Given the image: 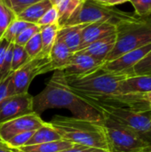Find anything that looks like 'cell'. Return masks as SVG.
Here are the masks:
<instances>
[{
	"label": "cell",
	"mask_w": 151,
	"mask_h": 152,
	"mask_svg": "<svg viewBox=\"0 0 151 152\" xmlns=\"http://www.w3.org/2000/svg\"><path fill=\"white\" fill-rule=\"evenodd\" d=\"M17 16L0 0V38L3 37L9 25L16 20Z\"/></svg>",
	"instance_id": "25"
},
{
	"label": "cell",
	"mask_w": 151,
	"mask_h": 152,
	"mask_svg": "<svg viewBox=\"0 0 151 152\" xmlns=\"http://www.w3.org/2000/svg\"><path fill=\"white\" fill-rule=\"evenodd\" d=\"M33 109L37 114L52 109H65L77 118L93 122L103 120V114L100 110L70 88L61 69L54 70L44 90L33 97Z\"/></svg>",
	"instance_id": "1"
},
{
	"label": "cell",
	"mask_w": 151,
	"mask_h": 152,
	"mask_svg": "<svg viewBox=\"0 0 151 152\" xmlns=\"http://www.w3.org/2000/svg\"><path fill=\"white\" fill-rule=\"evenodd\" d=\"M74 143L66 140H60L47 143L23 146L19 149H14L18 152H60L73 147Z\"/></svg>",
	"instance_id": "20"
},
{
	"label": "cell",
	"mask_w": 151,
	"mask_h": 152,
	"mask_svg": "<svg viewBox=\"0 0 151 152\" xmlns=\"http://www.w3.org/2000/svg\"><path fill=\"white\" fill-rule=\"evenodd\" d=\"M32 112L33 97L28 93L8 96L0 102V124Z\"/></svg>",
	"instance_id": "10"
},
{
	"label": "cell",
	"mask_w": 151,
	"mask_h": 152,
	"mask_svg": "<svg viewBox=\"0 0 151 152\" xmlns=\"http://www.w3.org/2000/svg\"><path fill=\"white\" fill-rule=\"evenodd\" d=\"M151 51V44L132 50L119 56L118 58L105 62L101 68L110 72H125L132 76L133 68L142 60Z\"/></svg>",
	"instance_id": "11"
},
{
	"label": "cell",
	"mask_w": 151,
	"mask_h": 152,
	"mask_svg": "<svg viewBox=\"0 0 151 152\" xmlns=\"http://www.w3.org/2000/svg\"><path fill=\"white\" fill-rule=\"evenodd\" d=\"M41 29V27L36 25V24H32L29 27L26 28L25 29H23L15 38L14 40V44L20 45V46H24L27 42L36 33H39Z\"/></svg>",
	"instance_id": "28"
},
{
	"label": "cell",
	"mask_w": 151,
	"mask_h": 152,
	"mask_svg": "<svg viewBox=\"0 0 151 152\" xmlns=\"http://www.w3.org/2000/svg\"><path fill=\"white\" fill-rule=\"evenodd\" d=\"M24 49L27 52L30 60L38 55L42 50V41L40 33H36V35H34L24 45Z\"/></svg>",
	"instance_id": "26"
},
{
	"label": "cell",
	"mask_w": 151,
	"mask_h": 152,
	"mask_svg": "<svg viewBox=\"0 0 151 152\" xmlns=\"http://www.w3.org/2000/svg\"><path fill=\"white\" fill-rule=\"evenodd\" d=\"M45 124L46 122L42 120L39 114L35 111L6 121L0 124V142L4 143L19 134L37 130Z\"/></svg>",
	"instance_id": "9"
},
{
	"label": "cell",
	"mask_w": 151,
	"mask_h": 152,
	"mask_svg": "<svg viewBox=\"0 0 151 152\" xmlns=\"http://www.w3.org/2000/svg\"><path fill=\"white\" fill-rule=\"evenodd\" d=\"M60 140H62L61 136L53 127H52L46 122L44 126H41L40 128H38L34 132L33 135L31 136V138L28 140V142L26 143L25 146L47 143V142H52Z\"/></svg>",
	"instance_id": "19"
},
{
	"label": "cell",
	"mask_w": 151,
	"mask_h": 152,
	"mask_svg": "<svg viewBox=\"0 0 151 152\" xmlns=\"http://www.w3.org/2000/svg\"><path fill=\"white\" fill-rule=\"evenodd\" d=\"M10 150H11V151H12V152H18V151H15L14 149H10Z\"/></svg>",
	"instance_id": "39"
},
{
	"label": "cell",
	"mask_w": 151,
	"mask_h": 152,
	"mask_svg": "<svg viewBox=\"0 0 151 152\" xmlns=\"http://www.w3.org/2000/svg\"><path fill=\"white\" fill-rule=\"evenodd\" d=\"M151 75V51L132 69V76Z\"/></svg>",
	"instance_id": "30"
},
{
	"label": "cell",
	"mask_w": 151,
	"mask_h": 152,
	"mask_svg": "<svg viewBox=\"0 0 151 152\" xmlns=\"http://www.w3.org/2000/svg\"><path fill=\"white\" fill-rule=\"evenodd\" d=\"M94 1H95V2H97V3H99V4H101L107 5L110 0H94ZM107 6H108V5H107Z\"/></svg>",
	"instance_id": "38"
},
{
	"label": "cell",
	"mask_w": 151,
	"mask_h": 152,
	"mask_svg": "<svg viewBox=\"0 0 151 152\" xmlns=\"http://www.w3.org/2000/svg\"><path fill=\"white\" fill-rule=\"evenodd\" d=\"M85 99L115 121L151 140V111L138 112L103 101Z\"/></svg>",
	"instance_id": "6"
},
{
	"label": "cell",
	"mask_w": 151,
	"mask_h": 152,
	"mask_svg": "<svg viewBox=\"0 0 151 152\" xmlns=\"http://www.w3.org/2000/svg\"><path fill=\"white\" fill-rule=\"evenodd\" d=\"M12 50H13V43H11L8 49H7L4 60L3 62V66H2L1 70H0V82H2L5 77H7L12 73L11 69H12Z\"/></svg>",
	"instance_id": "32"
},
{
	"label": "cell",
	"mask_w": 151,
	"mask_h": 152,
	"mask_svg": "<svg viewBox=\"0 0 151 152\" xmlns=\"http://www.w3.org/2000/svg\"><path fill=\"white\" fill-rule=\"evenodd\" d=\"M3 3L16 15L18 16L29 5L39 2L41 0H2Z\"/></svg>",
	"instance_id": "27"
},
{
	"label": "cell",
	"mask_w": 151,
	"mask_h": 152,
	"mask_svg": "<svg viewBox=\"0 0 151 152\" xmlns=\"http://www.w3.org/2000/svg\"><path fill=\"white\" fill-rule=\"evenodd\" d=\"M137 16L151 15V0H129Z\"/></svg>",
	"instance_id": "31"
},
{
	"label": "cell",
	"mask_w": 151,
	"mask_h": 152,
	"mask_svg": "<svg viewBox=\"0 0 151 152\" xmlns=\"http://www.w3.org/2000/svg\"><path fill=\"white\" fill-rule=\"evenodd\" d=\"M86 25L87 24L67 26L61 27L59 29L57 36L65 43V45L73 53L81 50L82 31Z\"/></svg>",
	"instance_id": "17"
},
{
	"label": "cell",
	"mask_w": 151,
	"mask_h": 152,
	"mask_svg": "<svg viewBox=\"0 0 151 152\" xmlns=\"http://www.w3.org/2000/svg\"><path fill=\"white\" fill-rule=\"evenodd\" d=\"M84 1H85V0H84Z\"/></svg>",
	"instance_id": "40"
},
{
	"label": "cell",
	"mask_w": 151,
	"mask_h": 152,
	"mask_svg": "<svg viewBox=\"0 0 151 152\" xmlns=\"http://www.w3.org/2000/svg\"><path fill=\"white\" fill-rule=\"evenodd\" d=\"M51 7H53L51 0H41L26 8L17 16V19L31 24H36L39 19Z\"/></svg>",
	"instance_id": "18"
},
{
	"label": "cell",
	"mask_w": 151,
	"mask_h": 152,
	"mask_svg": "<svg viewBox=\"0 0 151 152\" xmlns=\"http://www.w3.org/2000/svg\"><path fill=\"white\" fill-rule=\"evenodd\" d=\"M115 43L116 33L109 35L106 37H103L100 40H97L78 52L87 54L99 61L105 62V59L112 51Z\"/></svg>",
	"instance_id": "16"
},
{
	"label": "cell",
	"mask_w": 151,
	"mask_h": 152,
	"mask_svg": "<svg viewBox=\"0 0 151 152\" xmlns=\"http://www.w3.org/2000/svg\"><path fill=\"white\" fill-rule=\"evenodd\" d=\"M59 24V13L58 11L54 6L51 7L48 11L45 12V13L39 19L36 25L42 27L51 24Z\"/></svg>",
	"instance_id": "33"
},
{
	"label": "cell",
	"mask_w": 151,
	"mask_h": 152,
	"mask_svg": "<svg viewBox=\"0 0 151 152\" xmlns=\"http://www.w3.org/2000/svg\"><path fill=\"white\" fill-rule=\"evenodd\" d=\"M59 13V25L62 27L84 0H51Z\"/></svg>",
	"instance_id": "22"
},
{
	"label": "cell",
	"mask_w": 151,
	"mask_h": 152,
	"mask_svg": "<svg viewBox=\"0 0 151 152\" xmlns=\"http://www.w3.org/2000/svg\"><path fill=\"white\" fill-rule=\"evenodd\" d=\"M36 131V130H35ZM35 131H28L25 133L19 134L7 142H4V144L9 148V149H19L20 147H23L26 145V143L28 142V140L31 138Z\"/></svg>",
	"instance_id": "29"
},
{
	"label": "cell",
	"mask_w": 151,
	"mask_h": 152,
	"mask_svg": "<svg viewBox=\"0 0 151 152\" xmlns=\"http://www.w3.org/2000/svg\"><path fill=\"white\" fill-rule=\"evenodd\" d=\"M49 61V56L39 53L35 58L26 62L19 69L12 72V85L14 94L28 93V87L36 76L50 72Z\"/></svg>",
	"instance_id": "8"
},
{
	"label": "cell",
	"mask_w": 151,
	"mask_h": 152,
	"mask_svg": "<svg viewBox=\"0 0 151 152\" xmlns=\"http://www.w3.org/2000/svg\"><path fill=\"white\" fill-rule=\"evenodd\" d=\"M60 152H109V151L101 150V149H97V148H92L88 146H84V145H79V144H74L73 147L62 151Z\"/></svg>",
	"instance_id": "35"
},
{
	"label": "cell",
	"mask_w": 151,
	"mask_h": 152,
	"mask_svg": "<svg viewBox=\"0 0 151 152\" xmlns=\"http://www.w3.org/2000/svg\"><path fill=\"white\" fill-rule=\"evenodd\" d=\"M30 59L27 52L24 49V46H20L15 45L13 43V50H12V72L16 71L21 66H23L26 62H28Z\"/></svg>",
	"instance_id": "24"
},
{
	"label": "cell",
	"mask_w": 151,
	"mask_h": 152,
	"mask_svg": "<svg viewBox=\"0 0 151 152\" xmlns=\"http://www.w3.org/2000/svg\"><path fill=\"white\" fill-rule=\"evenodd\" d=\"M134 14L123 12L112 6H107L99 4L94 0H85L74 11V12L70 15L62 27L91 24L107 20L117 23L122 20L129 19Z\"/></svg>",
	"instance_id": "7"
},
{
	"label": "cell",
	"mask_w": 151,
	"mask_h": 152,
	"mask_svg": "<svg viewBox=\"0 0 151 152\" xmlns=\"http://www.w3.org/2000/svg\"><path fill=\"white\" fill-rule=\"evenodd\" d=\"M12 72L5 77L2 82H0V102L7 98L8 96L14 95L12 85Z\"/></svg>",
	"instance_id": "34"
},
{
	"label": "cell",
	"mask_w": 151,
	"mask_h": 152,
	"mask_svg": "<svg viewBox=\"0 0 151 152\" xmlns=\"http://www.w3.org/2000/svg\"><path fill=\"white\" fill-rule=\"evenodd\" d=\"M30 25H32L31 23L26 22L24 20H18L16 18V20H14L10 25L9 27L6 28L5 32L4 33L3 37L4 38H5L6 40H8L10 43H13L15 38L17 37V36L26 28L29 27Z\"/></svg>",
	"instance_id": "23"
},
{
	"label": "cell",
	"mask_w": 151,
	"mask_h": 152,
	"mask_svg": "<svg viewBox=\"0 0 151 152\" xmlns=\"http://www.w3.org/2000/svg\"><path fill=\"white\" fill-rule=\"evenodd\" d=\"M131 77L125 72H110L101 67L77 77H67L70 88L79 96L86 99L101 100L115 95L120 83Z\"/></svg>",
	"instance_id": "4"
},
{
	"label": "cell",
	"mask_w": 151,
	"mask_h": 152,
	"mask_svg": "<svg viewBox=\"0 0 151 152\" xmlns=\"http://www.w3.org/2000/svg\"><path fill=\"white\" fill-rule=\"evenodd\" d=\"M149 44H151V15L137 16L134 14L116 24V43L106 57L105 62Z\"/></svg>",
	"instance_id": "3"
},
{
	"label": "cell",
	"mask_w": 151,
	"mask_h": 152,
	"mask_svg": "<svg viewBox=\"0 0 151 152\" xmlns=\"http://www.w3.org/2000/svg\"><path fill=\"white\" fill-rule=\"evenodd\" d=\"M48 124L59 133L63 140L74 144L109 151L101 122H93L75 117L56 116Z\"/></svg>",
	"instance_id": "2"
},
{
	"label": "cell",
	"mask_w": 151,
	"mask_h": 152,
	"mask_svg": "<svg viewBox=\"0 0 151 152\" xmlns=\"http://www.w3.org/2000/svg\"><path fill=\"white\" fill-rule=\"evenodd\" d=\"M73 53L68 48L65 43L57 36L56 40L49 54V69L54 71L62 70L69 62Z\"/></svg>",
	"instance_id": "15"
},
{
	"label": "cell",
	"mask_w": 151,
	"mask_h": 152,
	"mask_svg": "<svg viewBox=\"0 0 151 152\" xmlns=\"http://www.w3.org/2000/svg\"><path fill=\"white\" fill-rule=\"evenodd\" d=\"M104 62L99 61L87 54L77 52L73 53L69 62L62 71L66 77H77L89 74L101 68Z\"/></svg>",
	"instance_id": "12"
},
{
	"label": "cell",
	"mask_w": 151,
	"mask_h": 152,
	"mask_svg": "<svg viewBox=\"0 0 151 152\" xmlns=\"http://www.w3.org/2000/svg\"><path fill=\"white\" fill-rule=\"evenodd\" d=\"M60 25L57 24H51L46 26H42L40 29V37L42 41V50L40 52L41 54L49 56L51 49L56 40Z\"/></svg>",
	"instance_id": "21"
},
{
	"label": "cell",
	"mask_w": 151,
	"mask_h": 152,
	"mask_svg": "<svg viewBox=\"0 0 151 152\" xmlns=\"http://www.w3.org/2000/svg\"><path fill=\"white\" fill-rule=\"evenodd\" d=\"M102 114L109 152H151V140Z\"/></svg>",
	"instance_id": "5"
},
{
	"label": "cell",
	"mask_w": 151,
	"mask_h": 152,
	"mask_svg": "<svg viewBox=\"0 0 151 152\" xmlns=\"http://www.w3.org/2000/svg\"><path fill=\"white\" fill-rule=\"evenodd\" d=\"M151 91V75L131 76L123 80L117 89V94H144Z\"/></svg>",
	"instance_id": "14"
},
{
	"label": "cell",
	"mask_w": 151,
	"mask_h": 152,
	"mask_svg": "<svg viewBox=\"0 0 151 152\" xmlns=\"http://www.w3.org/2000/svg\"><path fill=\"white\" fill-rule=\"evenodd\" d=\"M10 44L11 43L8 40H6L5 38H4V37L0 38V70L3 66V62H4L5 54H6V52H7V49H8Z\"/></svg>",
	"instance_id": "36"
},
{
	"label": "cell",
	"mask_w": 151,
	"mask_h": 152,
	"mask_svg": "<svg viewBox=\"0 0 151 152\" xmlns=\"http://www.w3.org/2000/svg\"><path fill=\"white\" fill-rule=\"evenodd\" d=\"M145 97H146V101L148 102L150 110L151 111V91L150 92H148V93H145Z\"/></svg>",
	"instance_id": "37"
},
{
	"label": "cell",
	"mask_w": 151,
	"mask_h": 152,
	"mask_svg": "<svg viewBox=\"0 0 151 152\" xmlns=\"http://www.w3.org/2000/svg\"><path fill=\"white\" fill-rule=\"evenodd\" d=\"M116 24L110 20L87 24L82 31L81 50L97 40L116 33Z\"/></svg>",
	"instance_id": "13"
}]
</instances>
